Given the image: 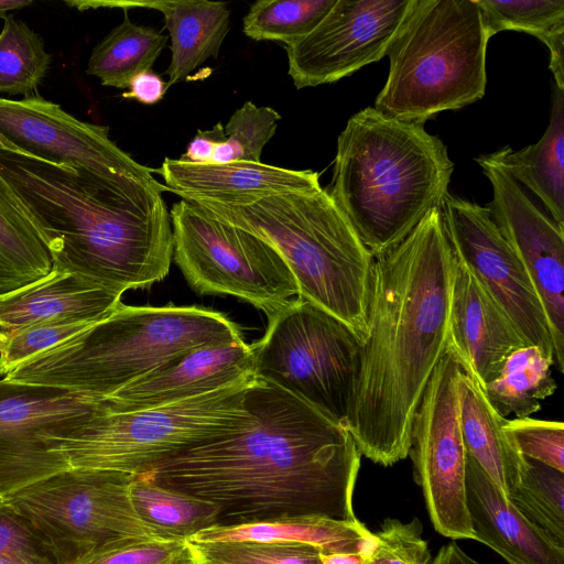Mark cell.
<instances>
[{
	"mask_svg": "<svg viewBox=\"0 0 564 564\" xmlns=\"http://www.w3.org/2000/svg\"><path fill=\"white\" fill-rule=\"evenodd\" d=\"M243 409L231 429L139 475L213 502L221 525L299 514L358 520L361 454L341 423L256 377Z\"/></svg>",
	"mask_w": 564,
	"mask_h": 564,
	"instance_id": "obj_1",
	"label": "cell"
},
{
	"mask_svg": "<svg viewBox=\"0 0 564 564\" xmlns=\"http://www.w3.org/2000/svg\"><path fill=\"white\" fill-rule=\"evenodd\" d=\"M453 259L441 207L375 256L367 335L344 426L376 464L409 455L416 409L449 346Z\"/></svg>",
	"mask_w": 564,
	"mask_h": 564,
	"instance_id": "obj_2",
	"label": "cell"
},
{
	"mask_svg": "<svg viewBox=\"0 0 564 564\" xmlns=\"http://www.w3.org/2000/svg\"><path fill=\"white\" fill-rule=\"evenodd\" d=\"M0 180L45 245L53 269L123 294L163 280L173 256L169 188L0 148Z\"/></svg>",
	"mask_w": 564,
	"mask_h": 564,
	"instance_id": "obj_3",
	"label": "cell"
},
{
	"mask_svg": "<svg viewBox=\"0 0 564 564\" xmlns=\"http://www.w3.org/2000/svg\"><path fill=\"white\" fill-rule=\"evenodd\" d=\"M454 171L447 148L423 124L367 107L337 140L330 196L373 256L442 207Z\"/></svg>",
	"mask_w": 564,
	"mask_h": 564,
	"instance_id": "obj_4",
	"label": "cell"
},
{
	"mask_svg": "<svg viewBox=\"0 0 564 564\" xmlns=\"http://www.w3.org/2000/svg\"><path fill=\"white\" fill-rule=\"evenodd\" d=\"M238 338L239 326L209 308L120 302L108 316L4 378L102 400L185 351Z\"/></svg>",
	"mask_w": 564,
	"mask_h": 564,
	"instance_id": "obj_5",
	"label": "cell"
},
{
	"mask_svg": "<svg viewBox=\"0 0 564 564\" xmlns=\"http://www.w3.org/2000/svg\"><path fill=\"white\" fill-rule=\"evenodd\" d=\"M195 203L270 243L292 271L297 296L365 340L375 256L327 189L274 195L245 206Z\"/></svg>",
	"mask_w": 564,
	"mask_h": 564,
	"instance_id": "obj_6",
	"label": "cell"
},
{
	"mask_svg": "<svg viewBox=\"0 0 564 564\" xmlns=\"http://www.w3.org/2000/svg\"><path fill=\"white\" fill-rule=\"evenodd\" d=\"M488 41L476 0H412L387 52L389 74L373 108L424 124L481 99Z\"/></svg>",
	"mask_w": 564,
	"mask_h": 564,
	"instance_id": "obj_7",
	"label": "cell"
},
{
	"mask_svg": "<svg viewBox=\"0 0 564 564\" xmlns=\"http://www.w3.org/2000/svg\"><path fill=\"white\" fill-rule=\"evenodd\" d=\"M254 377L174 403L135 411L98 410L44 434L69 467L139 475L160 460L231 429Z\"/></svg>",
	"mask_w": 564,
	"mask_h": 564,
	"instance_id": "obj_8",
	"label": "cell"
},
{
	"mask_svg": "<svg viewBox=\"0 0 564 564\" xmlns=\"http://www.w3.org/2000/svg\"><path fill=\"white\" fill-rule=\"evenodd\" d=\"M268 317L263 337L250 345L256 378L344 425L362 341L344 322L301 296Z\"/></svg>",
	"mask_w": 564,
	"mask_h": 564,
	"instance_id": "obj_9",
	"label": "cell"
},
{
	"mask_svg": "<svg viewBox=\"0 0 564 564\" xmlns=\"http://www.w3.org/2000/svg\"><path fill=\"white\" fill-rule=\"evenodd\" d=\"M133 476L69 467L3 497L30 521L57 564H76L107 543L156 536L132 505Z\"/></svg>",
	"mask_w": 564,
	"mask_h": 564,
	"instance_id": "obj_10",
	"label": "cell"
},
{
	"mask_svg": "<svg viewBox=\"0 0 564 564\" xmlns=\"http://www.w3.org/2000/svg\"><path fill=\"white\" fill-rule=\"evenodd\" d=\"M170 216L174 260L195 292L231 295L268 315L299 295L289 265L260 237L187 199Z\"/></svg>",
	"mask_w": 564,
	"mask_h": 564,
	"instance_id": "obj_11",
	"label": "cell"
},
{
	"mask_svg": "<svg viewBox=\"0 0 564 564\" xmlns=\"http://www.w3.org/2000/svg\"><path fill=\"white\" fill-rule=\"evenodd\" d=\"M460 360L449 345L416 409L409 455L435 530L475 540L466 506V451L459 421Z\"/></svg>",
	"mask_w": 564,
	"mask_h": 564,
	"instance_id": "obj_12",
	"label": "cell"
},
{
	"mask_svg": "<svg viewBox=\"0 0 564 564\" xmlns=\"http://www.w3.org/2000/svg\"><path fill=\"white\" fill-rule=\"evenodd\" d=\"M441 209L455 256L505 311L527 345L536 346L554 366L551 332L540 297L489 208L447 194Z\"/></svg>",
	"mask_w": 564,
	"mask_h": 564,
	"instance_id": "obj_13",
	"label": "cell"
},
{
	"mask_svg": "<svg viewBox=\"0 0 564 564\" xmlns=\"http://www.w3.org/2000/svg\"><path fill=\"white\" fill-rule=\"evenodd\" d=\"M489 180L487 206L500 232L524 267L549 323L554 366L564 367V229L543 212L511 175L502 149L475 159Z\"/></svg>",
	"mask_w": 564,
	"mask_h": 564,
	"instance_id": "obj_14",
	"label": "cell"
},
{
	"mask_svg": "<svg viewBox=\"0 0 564 564\" xmlns=\"http://www.w3.org/2000/svg\"><path fill=\"white\" fill-rule=\"evenodd\" d=\"M412 0H337L305 37L285 46L297 89L332 84L382 59Z\"/></svg>",
	"mask_w": 564,
	"mask_h": 564,
	"instance_id": "obj_15",
	"label": "cell"
},
{
	"mask_svg": "<svg viewBox=\"0 0 564 564\" xmlns=\"http://www.w3.org/2000/svg\"><path fill=\"white\" fill-rule=\"evenodd\" d=\"M0 148L108 176L154 177L152 169L109 138V127L78 120L34 94L20 100L0 97Z\"/></svg>",
	"mask_w": 564,
	"mask_h": 564,
	"instance_id": "obj_16",
	"label": "cell"
},
{
	"mask_svg": "<svg viewBox=\"0 0 564 564\" xmlns=\"http://www.w3.org/2000/svg\"><path fill=\"white\" fill-rule=\"evenodd\" d=\"M99 400L65 389L0 380V495L69 468L44 434L98 410Z\"/></svg>",
	"mask_w": 564,
	"mask_h": 564,
	"instance_id": "obj_17",
	"label": "cell"
},
{
	"mask_svg": "<svg viewBox=\"0 0 564 564\" xmlns=\"http://www.w3.org/2000/svg\"><path fill=\"white\" fill-rule=\"evenodd\" d=\"M254 376L243 338L197 346L100 400L109 411H135L186 400Z\"/></svg>",
	"mask_w": 564,
	"mask_h": 564,
	"instance_id": "obj_18",
	"label": "cell"
},
{
	"mask_svg": "<svg viewBox=\"0 0 564 564\" xmlns=\"http://www.w3.org/2000/svg\"><path fill=\"white\" fill-rule=\"evenodd\" d=\"M453 254L449 345L484 387L498 376L512 351L528 345L473 272Z\"/></svg>",
	"mask_w": 564,
	"mask_h": 564,
	"instance_id": "obj_19",
	"label": "cell"
},
{
	"mask_svg": "<svg viewBox=\"0 0 564 564\" xmlns=\"http://www.w3.org/2000/svg\"><path fill=\"white\" fill-rule=\"evenodd\" d=\"M170 192L182 199L245 206L262 198L321 187L312 170H290L262 162L187 163L165 158L158 170Z\"/></svg>",
	"mask_w": 564,
	"mask_h": 564,
	"instance_id": "obj_20",
	"label": "cell"
},
{
	"mask_svg": "<svg viewBox=\"0 0 564 564\" xmlns=\"http://www.w3.org/2000/svg\"><path fill=\"white\" fill-rule=\"evenodd\" d=\"M466 506L475 540L509 564H564V549L550 542L466 453Z\"/></svg>",
	"mask_w": 564,
	"mask_h": 564,
	"instance_id": "obj_21",
	"label": "cell"
},
{
	"mask_svg": "<svg viewBox=\"0 0 564 564\" xmlns=\"http://www.w3.org/2000/svg\"><path fill=\"white\" fill-rule=\"evenodd\" d=\"M122 293L56 269L20 289L0 294V337L56 319L98 322L121 302Z\"/></svg>",
	"mask_w": 564,
	"mask_h": 564,
	"instance_id": "obj_22",
	"label": "cell"
},
{
	"mask_svg": "<svg viewBox=\"0 0 564 564\" xmlns=\"http://www.w3.org/2000/svg\"><path fill=\"white\" fill-rule=\"evenodd\" d=\"M142 7L160 11L171 37L167 88L185 80L207 58H217L230 29V10L225 2L203 0L78 2L88 7Z\"/></svg>",
	"mask_w": 564,
	"mask_h": 564,
	"instance_id": "obj_23",
	"label": "cell"
},
{
	"mask_svg": "<svg viewBox=\"0 0 564 564\" xmlns=\"http://www.w3.org/2000/svg\"><path fill=\"white\" fill-rule=\"evenodd\" d=\"M195 542L251 541L307 544L323 554L359 552L376 545V538L359 520L322 514H299L236 524H216L188 538Z\"/></svg>",
	"mask_w": 564,
	"mask_h": 564,
	"instance_id": "obj_24",
	"label": "cell"
},
{
	"mask_svg": "<svg viewBox=\"0 0 564 564\" xmlns=\"http://www.w3.org/2000/svg\"><path fill=\"white\" fill-rule=\"evenodd\" d=\"M460 366L459 421L465 451L509 499L521 480L527 458L506 433L507 419L489 403L469 367L462 360Z\"/></svg>",
	"mask_w": 564,
	"mask_h": 564,
	"instance_id": "obj_25",
	"label": "cell"
},
{
	"mask_svg": "<svg viewBox=\"0 0 564 564\" xmlns=\"http://www.w3.org/2000/svg\"><path fill=\"white\" fill-rule=\"evenodd\" d=\"M514 180L530 189L564 229V90L554 85L549 127L534 144L519 151L502 148Z\"/></svg>",
	"mask_w": 564,
	"mask_h": 564,
	"instance_id": "obj_26",
	"label": "cell"
},
{
	"mask_svg": "<svg viewBox=\"0 0 564 564\" xmlns=\"http://www.w3.org/2000/svg\"><path fill=\"white\" fill-rule=\"evenodd\" d=\"M130 497L138 516L160 538L186 540L219 523V508L213 502L141 475L133 476Z\"/></svg>",
	"mask_w": 564,
	"mask_h": 564,
	"instance_id": "obj_27",
	"label": "cell"
},
{
	"mask_svg": "<svg viewBox=\"0 0 564 564\" xmlns=\"http://www.w3.org/2000/svg\"><path fill=\"white\" fill-rule=\"evenodd\" d=\"M124 18L91 51L86 73L104 86L128 88L131 79L151 70L165 47L167 36L152 26Z\"/></svg>",
	"mask_w": 564,
	"mask_h": 564,
	"instance_id": "obj_28",
	"label": "cell"
},
{
	"mask_svg": "<svg viewBox=\"0 0 564 564\" xmlns=\"http://www.w3.org/2000/svg\"><path fill=\"white\" fill-rule=\"evenodd\" d=\"M552 366L553 361L536 346L521 347L507 357L498 376L482 387L484 393L501 416L528 417L557 388Z\"/></svg>",
	"mask_w": 564,
	"mask_h": 564,
	"instance_id": "obj_29",
	"label": "cell"
},
{
	"mask_svg": "<svg viewBox=\"0 0 564 564\" xmlns=\"http://www.w3.org/2000/svg\"><path fill=\"white\" fill-rule=\"evenodd\" d=\"M490 39L501 31L529 33L550 52L555 86L564 90V0H476Z\"/></svg>",
	"mask_w": 564,
	"mask_h": 564,
	"instance_id": "obj_30",
	"label": "cell"
},
{
	"mask_svg": "<svg viewBox=\"0 0 564 564\" xmlns=\"http://www.w3.org/2000/svg\"><path fill=\"white\" fill-rule=\"evenodd\" d=\"M52 267L45 245L0 180V294L44 278Z\"/></svg>",
	"mask_w": 564,
	"mask_h": 564,
	"instance_id": "obj_31",
	"label": "cell"
},
{
	"mask_svg": "<svg viewBox=\"0 0 564 564\" xmlns=\"http://www.w3.org/2000/svg\"><path fill=\"white\" fill-rule=\"evenodd\" d=\"M509 500L550 542L564 549V473L527 458Z\"/></svg>",
	"mask_w": 564,
	"mask_h": 564,
	"instance_id": "obj_32",
	"label": "cell"
},
{
	"mask_svg": "<svg viewBox=\"0 0 564 564\" xmlns=\"http://www.w3.org/2000/svg\"><path fill=\"white\" fill-rule=\"evenodd\" d=\"M0 32V94L33 95L52 56L43 39L23 21L6 15Z\"/></svg>",
	"mask_w": 564,
	"mask_h": 564,
	"instance_id": "obj_33",
	"label": "cell"
},
{
	"mask_svg": "<svg viewBox=\"0 0 564 564\" xmlns=\"http://www.w3.org/2000/svg\"><path fill=\"white\" fill-rule=\"evenodd\" d=\"M337 0H258L242 20L245 35L291 45L308 35Z\"/></svg>",
	"mask_w": 564,
	"mask_h": 564,
	"instance_id": "obj_34",
	"label": "cell"
},
{
	"mask_svg": "<svg viewBox=\"0 0 564 564\" xmlns=\"http://www.w3.org/2000/svg\"><path fill=\"white\" fill-rule=\"evenodd\" d=\"M189 564H321L322 552L307 544L185 540Z\"/></svg>",
	"mask_w": 564,
	"mask_h": 564,
	"instance_id": "obj_35",
	"label": "cell"
},
{
	"mask_svg": "<svg viewBox=\"0 0 564 564\" xmlns=\"http://www.w3.org/2000/svg\"><path fill=\"white\" fill-rule=\"evenodd\" d=\"M280 119L273 108L246 101L224 127L227 139L216 149L212 163L261 162L262 150L275 134Z\"/></svg>",
	"mask_w": 564,
	"mask_h": 564,
	"instance_id": "obj_36",
	"label": "cell"
},
{
	"mask_svg": "<svg viewBox=\"0 0 564 564\" xmlns=\"http://www.w3.org/2000/svg\"><path fill=\"white\" fill-rule=\"evenodd\" d=\"M97 322L56 319L37 323L0 337V375L6 377L33 357L86 330Z\"/></svg>",
	"mask_w": 564,
	"mask_h": 564,
	"instance_id": "obj_37",
	"label": "cell"
},
{
	"mask_svg": "<svg viewBox=\"0 0 564 564\" xmlns=\"http://www.w3.org/2000/svg\"><path fill=\"white\" fill-rule=\"evenodd\" d=\"M76 564H189L185 540L126 538L107 543Z\"/></svg>",
	"mask_w": 564,
	"mask_h": 564,
	"instance_id": "obj_38",
	"label": "cell"
},
{
	"mask_svg": "<svg viewBox=\"0 0 564 564\" xmlns=\"http://www.w3.org/2000/svg\"><path fill=\"white\" fill-rule=\"evenodd\" d=\"M505 431L525 458L564 473V424L530 416L507 420Z\"/></svg>",
	"mask_w": 564,
	"mask_h": 564,
	"instance_id": "obj_39",
	"label": "cell"
},
{
	"mask_svg": "<svg viewBox=\"0 0 564 564\" xmlns=\"http://www.w3.org/2000/svg\"><path fill=\"white\" fill-rule=\"evenodd\" d=\"M0 560L15 564H57L30 521L1 495Z\"/></svg>",
	"mask_w": 564,
	"mask_h": 564,
	"instance_id": "obj_40",
	"label": "cell"
},
{
	"mask_svg": "<svg viewBox=\"0 0 564 564\" xmlns=\"http://www.w3.org/2000/svg\"><path fill=\"white\" fill-rule=\"evenodd\" d=\"M417 518L410 522L386 519L375 534L376 545L367 564H430L431 554Z\"/></svg>",
	"mask_w": 564,
	"mask_h": 564,
	"instance_id": "obj_41",
	"label": "cell"
},
{
	"mask_svg": "<svg viewBox=\"0 0 564 564\" xmlns=\"http://www.w3.org/2000/svg\"><path fill=\"white\" fill-rule=\"evenodd\" d=\"M226 139L227 135L221 122L216 123L210 130H197L195 137L187 144L186 151L178 160L187 163H212L216 149Z\"/></svg>",
	"mask_w": 564,
	"mask_h": 564,
	"instance_id": "obj_42",
	"label": "cell"
},
{
	"mask_svg": "<svg viewBox=\"0 0 564 564\" xmlns=\"http://www.w3.org/2000/svg\"><path fill=\"white\" fill-rule=\"evenodd\" d=\"M166 89L167 84L151 69L135 75L122 97L144 105H154L164 97Z\"/></svg>",
	"mask_w": 564,
	"mask_h": 564,
	"instance_id": "obj_43",
	"label": "cell"
},
{
	"mask_svg": "<svg viewBox=\"0 0 564 564\" xmlns=\"http://www.w3.org/2000/svg\"><path fill=\"white\" fill-rule=\"evenodd\" d=\"M431 564H477L455 542L442 546Z\"/></svg>",
	"mask_w": 564,
	"mask_h": 564,
	"instance_id": "obj_44",
	"label": "cell"
},
{
	"mask_svg": "<svg viewBox=\"0 0 564 564\" xmlns=\"http://www.w3.org/2000/svg\"><path fill=\"white\" fill-rule=\"evenodd\" d=\"M373 547L351 553L321 554V564H367Z\"/></svg>",
	"mask_w": 564,
	"mask_h": 564,
	"instance_id": "obj_45",
	"label": "cell"
},
{
	"mask_svg": "<svg viewBox=\"0 0 564 564\" xmlns=\"http://www.w3.org/2000/svg\"><path fill=\"white\" fill-rule=\"evenodd\" d=\"M31 3L30 0H0V17L4 19L7 11L22 9Z\"/></svg>",
	"mask_w": 564,
	"mask_h": 564,
	"instance_id": "obj_46",
	"label": "cell"
},
{
	"mask_svg": "<svg viewBox=\"0 0 564 564\" xmlns=\"http://www.w3.org/2000/svg\"><path fill=\"white\" fill-rule=\"evenodd\" d=\"M0 564H15V563H12V562H9V561H6V560H0Z\"/></svg>",
	"mask_w": 564,
	"mask_h": 564,
	"instance_id": "obj_47",
	"label": "cell"
},
{
	"mask_svg": "<svg viewBox=\"0 0 564 564\" xmlns=\"http://www.w3.org/2000/svg\"><path fill=\"white\" fill-rule=\"evenodd\" d=\"M478 564V563H477Z\"/></svg>",
	"mask_w": 564,
	"mask_h": 564,
	"instance_id": "obj_48",
	"label": "cell"
}]
</instances>
